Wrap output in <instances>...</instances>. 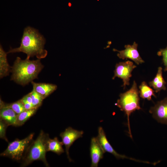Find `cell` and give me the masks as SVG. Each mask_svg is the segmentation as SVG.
Masks as SVG:
<instances>
[{
  "instance_id": "cell-17",
  "label": "cell",
  "mask_w": 167,
  "mask_h": 167,
  "mask_svg": "<svg viewBox=\"0 0 167 167\" xmlns=\"http://www.w3.org/2000/svg\"><path fill=\"white\" fill-rule=\"evenodd\" d=\"M140 89V96L143 99H147L148 101L152 100V96L156 97L154 94V91L149 87L145 81L142 82L139 87Z\"/></svg>"
},
{
  "instance_id": "cell-23",
  "label": "cell",
  "mask_w": 167,
  "mask_h": 167,
  "mask_svg": "<svg viewBox=\"0 0 167 167\" xmlns=\"http://www.w3.org/2000/svg\"><path fill=\"white\" fill-rule=\"evenodd\" d=\"M8 126L4 122L0 119V137L8 142L6 136V130Z\"/></svg>"
},
{
  "instance_id": "cell-15",
  "label": "cell",
  "mask_w": 167,
  "mask_h": 167,
  "mask_svg": "<svg viewBox=\"0 0 167 167\" xmlns=\"http://www.w3.org/2000/svg\"><path fill=\"white\" fill-rule=\"evenodd\" d=\"M63 145L62 142L60 141L57 137L53 139L49 138L46 142L47 151L52 152L60 155L64 152L62 147Z\"/></svg>"
},
{
  "instance_id": "cell-22",
  "label": "cell",
  "mask_w": 167,
  "mask_h": 167,
  "mask_svg": "<svg viewBox=\"0 0 167 167\" xmlns=\"http://www.w3.org/2000/svg\"><path fill=\"white\" fill-rule=\"evenodd\" d=\"M158 56L162 57V61L165 66L164 71H167V46L165 48L160 49L158 52Z\"/></svg>"
},
{
  "instance_id": "cell-4",
  "label": "cell",
  "mask_w": 167,
  "mask_h": 167,
  "mask_svg": "<svg viewBox=\"0 0 167 167\" xmlns=\"http://www.w3.org/2000/svg\"><path fill=\"white\" fill-rule=\"evenodd\" d=\"M139 91L137 84L134 81L131 88L123 93L119 95L120 98L118 100L115 105L124 112L126 115L128 134L132 138L130 123V116L132 113L137 110L141 109L139 105Z\"/></svg>"
},
{
  "instance_id": "cell-11",
  "label": "cell",
  "mask_w": 167,
  "mask_h": 167,
  "mask_svg": "<svg viewBox=\"0 0 167 167\" xmlns=\"http://www.w3.org/2000/svg\"><path fill=\"white\" fill-rule=\"evenodd\" d=\"M105 153L96 137H92L91 139L90 147L91 160V167H98L99 162L103 157V155Z\"/></svg>"
},
{
  "instance_id": "cell-5",
  "label": "cell",
  "mask_w": 167,
  "mask_h": 167,
  "mask_svg": "<svg viewBox=\"0 0 167 167\" xmlns=\"http://www.w3.org/2000/svg\"><path fill=\"white\" fill-rule=\"evenodd\" d=\"M34 133H31L22 140L16 139L10 143L6 149L0 154V156L9 157L19 161L22 159L27 149L32 140Z\"/></svg>"
},
{
  "instance_id": "cell-18",
  "label": "cell",
  "mask_w": 167,
  "mask_h": 167,
  "mask_svg": "<svg viewBox=\"0 0 167 167\" xmlns=\"http://www.w3.org/2000/svg\"><path fill=\"white\" fill-rule=\"evenodd\" d=\"M38 108H32L25 110L17 116V126L23 125L31 117L35 114Z\"/></svg>"
},
{
  "instance_id": "cell-21",
  "label": "cell",
  "mask_w": 167,
  "mask_h": 167,
  "mask_svg": "<svg viewBox=\"0 0 167 167\" xmlns=\"http://www.w3.org/2000/svg\"><path fill=\"white\" fill-rule=\"evenodd\" d=\"M20 100L23 104L25 110L33 108L30 92L24 96Z\"/></svg>"
},
{
  "instance_id": "cell-7",
  "label": "cell",
  "mask_w": 167,
  "mask_h": 167,
  "mask_svg": "<svg viewBox=\"0 0 167 167\" xmlns=\"http://www.w3.org/2000/svg\"><path fill=\"white\" fill-rule=\"evenodd\" d=\"M97 141L102 148L105 152H109L113 155L118 159H128L136 162L148 163V161H143L127 157L125 155L118 153L113 149L108 141L103 128L100 126L98 129V134L96 137Z\"/></svg>"
},
{
  "instance_id": "cell-19",
  "label": "cell",
  "mask_w": 167,
  "mask_h": 167,
  "mask_svg": "<svg viewBox=\"0 0 167 167\" xmlns=\"http://www.w3.org/2000/svg\"><path fill=\"white\" fill-rule=\"evenodd\" d=\"M30 93L33 107L38 108L41 105L44 99L40 95L33 90Z\"/></svg>"
},
{
  "instance_id": "cell-20",
  "label": "cell",
  "mask_w": 167,
  "mask_h": 167,
  "mask_svg": "<svg viewBox=\"0 0 167 167\" xmlns=\"http://www.w3.org/2000/svg\"><path fill=\"white\" fill-rule=\"evenodd\" d=\"M8 106L12 109L17 114H19L25 110L20 100L11 104H6Z\"/></svg>"
},
{
  "instance_id": "cell-3",
  "label": "cell",
  "mask_w": 167,
  "mask_h": 167,
  "mask_svg": "<svg viewBox=\"0 0 167 167\" xmlns=\"http://www.w3.org/2000/svg\"><path fill=\"white\" fill-rule=\"evenodd\" d=\"M49 135L41 131L36 138L32 141L27 149L22 159L21 167H25L36 160L42 161L47 167L49 166L46 158V142Z\"/></svg>"
},
{
  "instance_id": "cell-13",
  "label": "cell",
  "mask_w": 167,
  "mask_h": 167,
  "mask_svg": "<svg viewBox=\"0 0 167 167\" xmlns=\"http://www.w3.org/2000/svg\"><path fill=\"white\" fill-rule=\"evenodd\" d=\"M17 114L6 103L4 106L0 108V119L8 126H17Z\"/></svg>"
},
{
  "instance_id": "cell-9",
  "label": "cell",
  "mask_w": 167,
  "mask_h": 167,
  "mask_svg": "<svg viewBox=\"0 0 167 167\" xmlns=\"http://www.w3.org/2000/svg\"><path fill=\"white\" fill-rule=\"evenodd\" d=\"M138 45L135 42L132 45H126L125 46V49L121 50H118L116 49H113V51L118 52L117 56L120 59H124L128 58L134 61L137 64L139 65L144 62V61L142 58L137 50Z\"/></svg>"
},
{
  "instance_id": "cell-16",
  "label": "cell",
  "mask_w": 167,
  "mask_h": 167,
  "mask_svg": "<svg viewBox=\"0 0 167 167\" xmlns=\"http://www.w3.org/2000/svg\"><path fill=\"white\" fill-rule=\"evenodd\" d=\"M7 53L3 50L2 45L0 46V77L2 78L8 75L10 71V66L7 58Z\"/></svg>"
},
{
  "instance_id": "cell-10",
  "label": "cell",
  "mask_w": 167,
  "mask_h": 167,
  "mask_svg": "<svg viewBox=\"0 0 167 167\" xmlns=\"http://www.w3.org/2000/svg\"><path fill=\"white\" fill-rule=\"evenodd\" d=\"M149 112L158 122L167 125V97L158 101Z\"/></svg>"
},
{
  "instance_id": "cell-14",
  "label": "cell",
  "mask_w": 167,
  "mask_h": 167,
  "mask_svg": "<svg viewBox=\"0 0 167 167\" xmlns=\"http://www.w3.org/2000/svg\"><path fill=\"white\" fill-rule=\"evenodd\" d=\"M166 84L162 76V68L161 67H159L156 76L149 83V85L154 89L156 92H158L161 90L166 89Z\"/></svg>"
},
{
  "instance_id": "cell-2",
  "label": "cell",
  "mask_w": 167,
  "mask_h": 167,
  "mask_svg": "<svg viewBox=\"0 0 167 167\" xmlns=\"http://www.w3.org/2000/svg\"><path fill=\"white\" fill-rule=\"evenodd\" d=\"M43 67L40 59L30 60L26 58L23 60L17 57L11 67V80L24 86L37 78Z\"/></svg>"
},
{
  "instance_id": "cell-6",
  "label": "cell",
  "mask_w": 167,
  "mask_h": 167,
  "mask_svg": "<svg viewBox=\"0 0 167 167\" xmlns=\"http://www.w3.org/2000/svg\"><path fill=\"white\" fill-rule=\"evenodd\" d=\"M114 71V75L112 78L113 79L116 77L122 79L123 82L122 86L125 89L126 85L130 84V78L132 76L131 72L136 66L133 62L127 61L121 62L116 64Z\"/></svg>"
},
{
  "instance_id": "cell-12",
  "label": "cell",
  "mask_w": 167,
  "mask_h": 167,
  "mask_svg": "<svg viewBox=\"0 0 167 167\" xmlns=\"http://www.w3.org/2000/svg\"><path fill=\"white\" fill-rule=\"evenodd\" d=\"M33 90L38 93L44 99L55 91L57 86L55 84L45 83L31 82Z\"/></svg>"
},
{
  "instance_id": "cell-1",
  "label": "cell",
  "mask_w": 167,
  "mask_h": 167,
  "mask_svg": "<svg viewBox=\"0 0 167 167\" xmlns=\"http://www.w3.org/2000/svg\"><path fill=\"white\" fill-rule=\"evenodd\" d=\"M45 39L37 29L30 26L24 30L20 46L11 48L7 53L22 52L27 55L26 58L36 56L41 59L46 57L48 52L45 49Z\"/></svg>"
},
{
  "instance_id": "cell-8",
  "label": "cell",
  "mask_w": 167,
  "mask_h": 167,
  "mask_svg": "<svg viewBox=\"0 0 167 167\" xmlns=\"http://www.w3.org/2000/svg\"><path fill=\"white\" fill-rule=\"evenodd\" d=\"M84 132L82 131H79L69 127L65 131L61 132L60 136L62 139V142L65 145L66 154L69 161L72 160L70 157L69 149L74 142L78 139L82 137Z\"/></svg>"
}]
</instances>
